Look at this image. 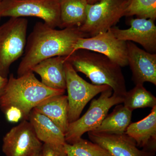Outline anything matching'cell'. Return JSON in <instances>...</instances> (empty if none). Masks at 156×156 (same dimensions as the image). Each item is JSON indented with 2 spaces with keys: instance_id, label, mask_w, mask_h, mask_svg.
<instances>
[{
  "instance_id": "cell-26",
  "label": "cell",
  "mask_w": 156,
  "mask_h": 156,
  "mask_svg": "<svg viewBox=\"0 0 156 156\" xmlns=\"http://www.w3.org/2000/svg\"><path fill=\"white\" fill-rule=\"evenodd\" d=\"M100 0H88L89 4H93L97 2Z\"/></svg>"
},
{
  "instance_id": "cell-10",
  "label": "cell",
  "mask_w": 156,
  "mask_h": 156,
  "mask_svg": "<svg viewBox=\"0 0 156 156\" xmlns=\"http://www.w3.org/2000/svg\"><path fill=\"white\" fill-rule=\"evenodd\" d=\"M79 50L102 54L121 67L128 66L127 42L117 38L110 30L94 36L79 39L74 46L73 52Z\"/></svg>"
},
{
  "instance_id": "cell-16",
  "label": "cell",
  "mask_w": 156,
  "mask_h": 156,
  "mask_svg": "<svg viewBox=\"0 0 156 156\" xmlns=\"http://www.w3.org/2000/svg\"><path fill=\"white\" fill-rule=\"evenodd\" d=\"M34 109L49 118L65 134L69 125L67 95L63 94L49 98Z\"/></svg>"
},
{
  "instance_id": "cell-7",
  "label": "cell",
  "mask_w": 156,
  "mask_h": 156,
  "mask_svg": "<svg viewBox=\"0 0 156 156\" xmlns=\"http://www.w3.org/2000/svg\"><path fill=\"white\" fill-rule=\"evenodd\" d=\"M128 0H100L87 6V17L80 30L88 37L107 31L125 16Z\"/></svg>"
},
{
  "instance_id": "cell-6",
  "label": "cell",
  "mask_w": 156,
  "mask_h": 156,
  "mask_svg": "<svg viewBox=\"0 0 156 156\" xmlns=\"http://www.w3.org/2000/svg\"><path fill=\"white\" fill-rule=\"evenodd\" d=\"M37 17L55 28L60 24L59 0H2L0 18Z\"/></svg>"
},
{
  "instance_id": "cell-1",
  "label": "cell",
  "mask_w": 156,
  "mask_h": 156,
  "mask_svg": "<svg viewBox=\"0 0 156 156\" xmlns=\"http://www.w3.org/2000/svg\"><path fill=\"white\" fill-rule=\"evenodd\" d=\"M86 37H89L78 27L56 30L44 22H37L27 40L23 56L17 69V77L31 71L45 59L70 56L78 40Z\"/></svg>"
},
{
  "instance_id": "cell-23",
  "label": "cell",
  "mask_w": 156,
  "mask_h": 156,
  "mask_svg": "<svg viewBox=\"0 0 156 156\" xmlns=\"http://www.w3.org/2000/svg\"><path fill=\"white\" fill-rule=\"evenodd\" d=\"M41 156H67L63 145L43 143Z\"/></svg>"
},
{
  "instance_id": "cell-22",
  "label": "cell",
  "mask_w": 156,
  "mask_h": 156,
  "mask_svg": "<svg viewBox=\"0 0 156 156\" xmlns=\"http://www.w3.org/2000/svg\"><path fill=\"white\" fill-rule=\"evenodd\" d=\"M156 19V0H128L125 16Z\"/></svg>"
},
{
  "instance_id": "cell-17",
  "label": "cell",
  "mask_w": 156,
  "mask_h": 156,
  "mask_svg": "<svg viewBox=\"0 0 156 156\" xmlns=\"http://www.w3.org/2000/svg\"><path fill=\"white\" fill-rule=\"evenodd\" d=\"M28 121L32 126L37 136L44 143L64 145L65 134L48 117L35 109L30 113Z\"/></svg>"
},
{
  "instance_id": "cell-11",
  "label": "cell",
  "mask_w": 156,
  "mask_h": 156,
  "mask_svg": "<svg viewBox=\"0 0 156 156\" xmlns=\"http://www.w3.org/2000/svg\"><path fill=\"white\" fill-rule=\"evenodd\" d=\"M129 23L130 27L127 29L113 27L110 30L119 40L138 43L149 53H155L156 26L154 20L137 17L130 20Z\"/></svg>"
},
{
  "instance_id": "cell-14",
  "label": "cell",
  "mask_w": 156,
  "mask_h": 156,
  "mask_svg": "<svg viewBox=\"0 0 156 156\" xmlns=\"http://www.w3.org/2000/svg\"><path fill=\"white\" fill-rule=\"evenodd\" d=\"M125 133L134 140L137 147L155 154L156 151V106L144 119L131 123Z\"/></svg>"
},
{
  "instance_id": "cell-5",
  "label": "cell",
  "mask_w": 156,
  "mask_h": 156,
  "mask_svg": "<svg viewBox=\"0 0 156 156\" xmlns=\"http://www.w3.org/2000/svg\"><path fill=\"white\" fill-rule=\"evenodd\" d=\"M101 93L98 98L92 100L83 116L69 123L65 134L66 143L73 144L82 138L85 133L94 131L100 126L112 107L123 102L124 97L113 93L111 88Z\"/></svg>"
},
{
  "instance_id": "cell-12",
  "label": "cell",
  "mask_w": 156,
  "mask_h": 156,
  "mask_svg": "<svg viewBox=\"0 0 156 156\" xmlns=\"http://www.w3.org/2000/svg\"><path fill=\"white\" fill-rule=\"evenodd\" d=\"M128 65L135 85L149 82L156 85V54L140 49L133 42L127 41Z\"/></svg>"
},
{
  "instance_id": "cell-28",
  "label": "cell",
  "mask_w": 156,
  "mask_h": 156,
  "mask_svg": "<svg viewBox=\"0 0 156 156\" xmlns=\"http://www.w3.org/2000/svg\"><path fill=\"white\" fill-rule=\"evenodd\" d=\"M2 1V0H0V2H1V1Z\"/></svg>"
},
{
  "instance_id": "cell-20",
  "label": "cell",
  "mask_w": 156,
  "mask_h": 156,
  "mask_svg": "<svg viewBox=\"0 0 156 156\" xmlns=\"http://www.w3.org/2000/svg\"><path fill=\"white\" fill-rule=\"evenodd\" d=\"M123 105L133 112L137 108H151L156 106V98L144 87V84H136L126 92L124 97Z\"/></svg>"
},
{
  "instance_id": "cell-24",
  "label": "cell",
  "mask_w": 156,
  "mask_h": 156,
  "mask_svg": "<svg viewBox=\"0 0 156 156\" xmlns=\"http://www.w3.org/2000/svg\"><path fill=\"white\" fill-rule=\"evenodd\" d=\"M5 115L7 121L10 122L17 123L22 120V114L20 110L14 107L8 108L4 113Z\"/></svg>"
},
{
  "instance_id": "cell-27",
  "label": "cell",
  "mask_w": 156,
  "mask_h": 156,
  "mask_svg": "<svg viewBox=\"0 0 156 156\" xmlns=\"http://www.w3.org/2000/svg\"><path fill=\"white\" fill-rule=\"evenodd\" d=\"M34 156H41V152L40 153L37 154V155H36Z\"/></svg>"
},
{
  "instance_id": "cell-4",
  "label": "cell",
  "mask_w": 156,
  "mask_h": 156,
  "mask_svg": "<svg viewBox=\"0 0 156 156\" xmlns=\"http://www.w3.org/2000/svg\"><path fill=\"white\" fill-rule=\"evenodd\" d=\"M28 20L10 17L0 25V75L8 78L12 63L23 55L27 44Z\"/></svg>"
},
{
  "instance_id": "cell-9",
  "label": "cell",
  "mask_w": 156,
  "mask_h": 156,
  "mask_svg": "<svg viewBox=\"0 0 156 156\" xmlns=\"http://www.w3.org/2000/svg\"><path fill=\"white\" fill-rule=\"evenodd\" d=\"M43 145L30 122L22 120L4 136L2 149L6 156H34L41 152Z\"/></svg>"
},
{
  "instance_id": "cell-3",
  "label": "cell",
  "mask_w": 156,
  "mask_h": 156,
  "mask_svg": "<svg viewBox=\"0 0 156 156\" xmlns=\"http://www.w3.org/2000/svg\"><path fill=\"white\" fill-rule=\"evenodd\" d=\"M77 72L87 76L94 85H106L114 94L124 97L127 92L121 67L106 56L89 50H79L66 57Z\"/></svg>"
},
{
  "instance_id": "cell-15",
  "label": "cell",
  "mask_w": 156,
  "mask_h": 156,
  "mask_svg": "<svg viewBox=\"0 0 156 156\" xmlns=\"http://www.w3.org/2000/svg\"><path fill=\"white\" fill-rule=\"evenodd\" d=\"M66 56H58L45 59L38 63L31 71L41 76V83L55 89H66L64 63Z\"/></svg>"
},
{
  "instance_id": "cell-8",
  "label": "cell",
  "mask_w": 156,
  "mask_h": 156,
  "mask_svg": "<svg viewBox=\"0 0 156 156\" xmlns=\"http://www.w3.org/2000/svg\"><path fill=\"white\" fill-rule=\"evenodd\" d=\"M64 69L68 101V117L70 123L80 118L84 108L92 98L111 87L88 83L78 74L68 62H65Z\"/></svg>"
},
{
  "instance_id": "cell-2",
  "label": "cell",
  "mask_w": 156,
  "mask_h": 156,
  "mask_svg": "<svg viewBox=\"0 0 156 156\" xmlns=\"http://www.w3.org/2000/svg\"><path fill=\"white\" fill-rule=\"evenodd\" d=\"M65 93V90L46 87L32 71L17 78L11 74L0 98V109L4 113L11 107L16 108L22 113V120H28L30 112L39 104L49 98Z\"/></svg>"
},
{
  "instance_id": "cell-19",
  "label": "cell",
  "mask_w": 156,
  "mask_h": 156,
  "mask_svg": "<svg viewBox=\"0 0 156 156\" xmlns=\"http://www.w3.org/2000/svg\"><path fill=\"white\" fill-rule=\"evenodd\" d=\"M132 112L123 105H117L113 112L107 115L100 126L93 131L109 134H124L131 124Z\"/></svg>"
},
{
  "instance_id": "cell-13",
  "label": "cell",
  "mask_w": 156,
  "mask_h": 156,
  "mask_svg": "<svg viewBox=\"0 0 156 156\" xmlns=\"http://www.w3.org/2000/svg\"><path fill=\"white\" fill-rule=\"evenodd\" d=\"M90 141L105 149L112 156H154V154L140 150L135 141L126 133L122 134L88 132Z\"/></svg>"
},
{
  "instance_id": "cell-21",
  "label": "cell",
  "mask_w": 156,
  "mask_h": 156,
  "mask_svg": "<svg viewBox=\"0 0 156 156\" xmlns=\"http://www.w3.org/2000/svg\"><path fill=\"white\" fill-rule=\"evenodd\" d=\"M63 146L67 156H112L100 145L82 138L73 144L66 143Z\"/></svg>"
},
{
  "instance_id": "cell-29",
  "label": "cell",
  "mask_w": 156,
  "mask_h": 156,
  "mask_svg": "<svg viewBox=\"0 0 156 156\" xmlns=\"http://www.w3.org/2000/svg\"><path fill=\"white\" fill-rule=\"evenodd\" d=\"M1 18H0V21H1Z\"/></svg>"
},
{
  "instance_id": "cell-25",
  "label": "cell",
  "mask_w": 156,
  "mask_h": 156,
  "mask_svg": "<svg viewBox=\"0 0 156 156\" xmlns=\"http://www.w3.org/2000/svg\"><path fill=\"white\" fill-rule=\"evenodd\" d=\"M8 82V78H4L0 75V98L2 95Z\"/></svg>"
},
{
  "instance_id": "cell-18",
  "label": "cell",
  "mask_w": 156,
  "mask_h": 156,
  "mask_svg": "<svg viewBox=\"0 0 156 156\" xmlns=\"http://www.w3.org/2000/svg\"><path fill=\"white\" fill-rule=\"evenodd\" d=\"M61 29L80 27L87 17L88 0H59Z\"/></svg>"
}]
</instances>
